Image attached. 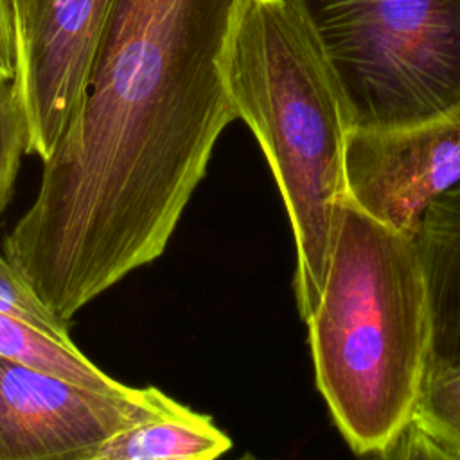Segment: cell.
<instances>
[{
    "label": "cell",
    "mask_w": 460,
    "mask_h": 460,
    "mask_svg": "<svg viewBox=\"0 0 460 460\" xmlns=\"http://www.w3.org/2000/svg\"><path fill=\"white\" fill-rule=\"evenodd\" d=\"M176 404L155 386L101 392L0 356V460H92L115 433Z\"/></svg>",
    "instance_id": "obj_5"
},
{
    "label": "cell",
    "mask_w": 460,
    "mask_h": 460,
    "mask_svg": "<svg viewBox=\"0 0 460 460\" xmlns=\"http://www.w3.org/2000/svg\"><path fill=\"white\" fill-rule=\"evenodd\" d=\"M18 65V0H0V75L16 77Z\"/></svg>",
    "instance_id": "obj_15"
},
{
    "label": "cell",
    "mask_w": 460,
    "mask_h": 460,
    "mask_svg": "<svg viewBox=\"0 0 460 460\" xmlns=\"http://www.w3.org/2000/svg\"><path fill=\"white\" fill-rule=\"evenodd\" d=\"M115 0H34L18 23L14 84L27 117V155L45 162L88 84Z\"/></svg>",
    "instance_id": "obj_7"
},
{
    "label": "cell",
    "mask_w": 460,
    "mask_h": 460,
    "mask_svg": "<svg viewBox=\"0 0 460 460\" xmlns=\"http://www.w3.org/2000/svg\"><path fill=\"white\" fill-rule=\"evenodd\" d=\"M316 386L349 446L385 451L413 420L433 318L415 237L345 199L320 300L305 320Z\"/></svg>",
    "instance_id": "obj_2"
},
{
    "label": "cell",
    "mask_w": 460,
    "mask_h": 460,
    "mask_svg": "<svg viewBox=\"0 0 460 460\" xmlns=\"http://www.w3.org/2000/svg\"><path fill=\"white\" fill-rule=\"evenodd\" d=\"M390 460H456L413 420L386 447Z\"/></svg>",
    "instance_id": "obj_14"
},
{
    "label": "cell",
    "mask_w": 460,
    "mask_h": 460,
    "mask_svg": "<svg viewBox=\"0 0 460 460\" xmlns=\"http://www.w3.org/2000/svg\"><path fill=\"white\" fill-rule=\"evenodd\" d=\"M223 68L235 115L255 135L291 223L295 298L305 322L347 199L349 110L298 0H241Z\"/></svg>",
    "instance_id": "obj_3"
},
{
    "label": "cell",
    "mask_w": 460,
    "mask_h": 460,
    "mask_svg": "<svg viewBox=\"0 0 460 460\" xmlns=\"http://www.w3.org/2000/svg\"><path fill=\"white\" fill-rule=\"evenodd\" d=\"M34 0H18V23H20V18L29 11V7L32 5Z\"/></svg>",
    "instance_id": "obj_16"
},
{
    "label": "cell",
    "mask_w": 460,
    "mask_h": 460,
    "mask_svg": "<svg viewBox=\"0 0 460 460\" xmlns=\"http://www.w3.org/2000/svg\"><path fill=\"white\" fill-rule=\"evenodd\" d=\"M0 313L59 343L74 345L68 334V323L36 295L4 253H0Z\"/></svg>",
    "instance_id": "obj_12"
},
{
    "label": "cell",
    "mask_w": 460,
    "mask_h": 460,
    "mask_svg": "<svg viewBox=\"0 0 460 460\" xmlns=\"http://www.w3.org/2000/svg\"><path fill=\"white\" fill-rule=\"evenodd\" d=\"M455 458H456V456H455ZM456 460H460V458H456Z\"/></svg>",
    "instance_id": "obj_19"
},
{
    "label": "cell",
    "mask_w": 460,
    "mask_h": 460,
    "mask_svg": "<svg viewBox=\"0 0 460 460\" xmlns=\"http://www.w3.org/2000/svg\"><path fill=\"white\" fill-rule=\"evenodd\" d=\"M0 356L27 363L59 377L101 392H124L128 386L92 363L75 345L59 343L29 325L0 313Z\"/></svg>",
    "instance_id": "obj_10"
},
{
    "label": "cell",
    "mask_w": 460,
    "mask_h": 460,
    "mask_svg": "<svg viewBox=\"0 0 460 460\" xmlns=\"http://www.w3.org/2000/svg\"><path fill=\"white\" fill-rule=\"evenodd\" d=\"M27 142V117L14 79L0 75V214L11 199Z\"/></svg>",
    "instance_id": "obj_13"
},
{
    "label": "cell",
    "mask_w": 460,
    "mask_h": 460,
    "mask_svg": "<svg viewBox=\"0 0 460 460\" xmlns=\"http://www.w3.org/2000/svg\"><path fill=\"white\" fill-rule=\"evenodd\" d=\"M365 460H390V456H388V451L385 449V451H381V453L367 455V456H365Z\"/></svg>",
    "instance_id": "obj_17"
},
{
    "label": "cell",
    "mask_w": 460,
    "mask_h": 460,
    "mask_svg": "<svg viewBox=\"0 0 460 460\" xmlns=\"http://www.w3.org/2000/svg\"><path fill=\"white\" fill-rule=\"evenodd\" d=\"M458 181L460 104L420 122L347 133V199L395 232L415 237L428 207Z\"/></svg>",
    "instance_id": "obj_6"
},
{
    "label": "cell",
    "mask_w": 460,
    "mask_h": 460,
    "mask_svg": "<svg viewBox=\"0 0 460 460\" xmlns=\"http://www.w3.org/2000/svg\"><path fill=\"white\" fill-rule=\"evenodd\" d=\"M413 422L460 458V365L428 372Z\"/></svg>",
    "instance_id": "obj_11"
},
{
    "label": "cell",
    "mask_w": 460,
    "mask_h": 460,
    "mask_svg": "<svg viewBox=\"0 0 460 460\" xmlns=\"http://www.w3.org/2000/svg\"><path fill=\"white\" fill-rule=\"evenodd\" d=\"M431 300V368L460 365V181L426 210L415 235Z\"/></svg>",
    "instance_id": "obj_8"
},
{
    "label": "cell",
    "mask_w": 460,
    "mask_h": 460,
    "mask_svg": "<svg viewBox=\"0 0 460 460\" xmlns=\"http://www.w3.org/2000/svg\"><path fill=\"white\" fill-rule=\"evenodd\" d=\"M241 0H115L83 101L4 255L65 322L158 259L237 119L225 47Z\"/></svg>",
    "instance_id": "obj_1"
},
{
    "label": "cell",
    "mask_w": 460,
    "mask_h": 460,
    "mask_svg": "<svg viewBox=\"0 0 460 460\" xmlns=\"http://www.w3.org/2000/svg\"><path fill=\"white\" fill-rule=\"evenodd\" d=\"M237 460H259V458H255V456H252V455H243V456L237 458Z\"/></svg>",
    "instance_id": "obj_18"
},
{
    "label": "cell",
    "mask_w": 460,
    "mask_h": 460,
    "mask_svg": "<svg viewBox=\"0 0 460 460\" xmlns=\"http://www.w3.org/2000/svg\"><path fill=\"white\" fill-rule=\"evenodd\" d=\"M350 128H388L460 104V0H298Z\"/></svg>",
    "instance_id": "obj_4"
},
{
    "label": "cell",
    "mask_w": 460,
    "mask_h": 460,
    "mask_svg": "<svg viewBox=\"0 0 460 460\" xmlns=\"http://www.w3.org/2000/svg\"><path fill=\"white\" fill-rule=\"evenodd\" d=\"M230 447V437L208 415L178 402L115 433L92 460H216Z\"/></svg>",
    "instance_id": "obj_9"
}]
</instances>
